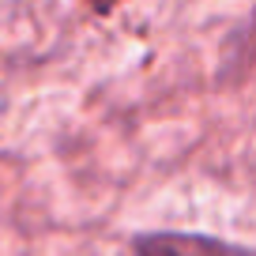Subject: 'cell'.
Masks as SVG:
<instances>
[{
  "instance_id": "1",
  "label": "cell",
  "mask_w": 256,
  "mask_h": 256,
  "mask_svg": "<svg viewBox=\"0 0 256 256\" xmlns=\"http://www.w3.org/2000/svg\"><path fill=\"white\" fill-rule=\"evenodd\" d=\"M132 256H256V245L226 241L204 230H140L128 241Z\"/></svg>"
},
{
  "instance_id": "2",
  "label": "cell",
  "mask_w": 256,
  "mask_h": 256,
  "mask_svg": "<svg viewBox=\"0 0 256 256\" xmlns=\"http://www.w3.org/2000/svg\"><path fill=\"white\" fill-rule=\"evenodd\" d=\"M80 4L90 12V16H98V19H110L113 12L120 8V4H128V0H80Z\"/></svg>"
}]
</instances>
